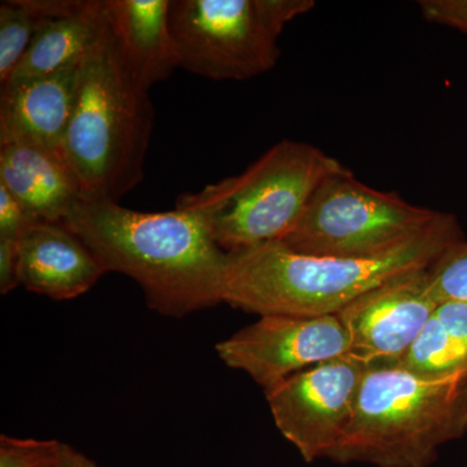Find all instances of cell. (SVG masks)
<instances>
[{"mask_svg":"<svg viewBox=\"0 0 467 467\" xmlns=\"http://www.w3.org/2000/svg\"><path fill=\"white\" fill-rule=\"evenodd\" d=\"M155 109L126 67L107 18L79 63L75 107L60 150L85 201L119 202L143 181Z\"/></svg>","mask_w":467,"mask_h":467,"instance_id":"obj_3","label":"cell"},{"mask_svg":"<svg viewBox=\"0 0 467 467\" xmlns=\"http://www.w3.org/2000/svg\"><path fill=\"white\" fill-rule=\"evenodd\" d=\"M367 364L343 356L300 371L265 392L276 429L306 462L330 459L355 414Z\"/></svg>","mask_w":467,"mask_h":467,"instance_id":"obj_8","label":"cell"},{"mask_svg":"<svg viewBox=\"0 0 467 467\" xmlns=\"http://www.w3.org/2000/svg\"><path fill=\"white\" fill-rule=\"evenodd\" d=\"M79 63L2 88L0 146L36 144L60 150L75 107Z\"/></svg>","mask_w":467,"mask_h":467,"instance_id":"obj_12","label":"cell"},{"mask_svg":"<svg viewBox=\"0 0 467 467\" xmlns=\"http://www.w3.org/2000/svg\"><path fill=\"white\" fill-rule=\"evenodd\" d=\"M106 26V0H86L84 7L75 14L46 20L34 36L26 57L3 88L81 63L99 41Z\"/></svg>","mask_w":467,"mask_h":467,"instance_id":"obj_15","label":"cell"},{"mask_svg":"<svg viewBox=\"0 0 467 467\" xmlns=\"http://www.w3.org/2000/svg\"><path fill=\"white\" fill-rule=\"evenodd\" d=\"M23 202L0 183V239L18 242L27 227L39 223Z\"/></svg>","mask_w":467,"mask_h":467,"instance_id":"obj_20","label":"cell"},{"mask_svg":"<svg viewBox=\"0 0 467 467\" xmlns=\"http://www.w3.org/2000/svg\"><path fill=\"white\" fill-rule=\"evenodd\" d=\"M441 212L362 183L349 169L328 175L282 244L306 256L373 260L425 235Z\"/></svg>","mask_w":467,"mask_h":467,"instance_id":"obj_6","label":"cell"},{"mask_svg":"<svg viewBox=\"0 0 467 467\" xmlns=\"http://www.w3.org/2000/svg\"><path fill=\"white\" fill-rule=\"evenodd\" d=\"M418 5L430 23L467 34V0H422Z\"/></svg>","mask_w":467,"mask_h":467,"instance_id":"obj_21","label":"cell"},{"mask_svg":"<svg viewBox=\"0 0 467 467\" xmlns=\"http://www.w3.org/2000/svg\"><path fill=\"white\" fill-rule=\"evenodd\" d=\"M171 0H106L107 18L129 72L150 91L181 67Z\"/></svg>","mask_w":467,"mask_h":467,"instance_id":"obj_13","label":"cell"},{"mask_svg":"<svg viewBox=\"0 0 467 467\" xmlns=\"http://www.w3.org/2000/svg\"><path fill=\"white\" fill-rule=\"evenodd\" d=\"M216 350L226 367L248 374L267 392L300 371L349 355L350 343L337 316H261Z\"/></svg>","mask_w":467,"mask_h":467,"instance_id":"obj_9","label":"cell"},{"mask_svg":"<svg viewBox=\"0 0 467 467\" xmlns=\"http://www.w3.org/2000/svg\"><path fill=\"white\" fill-rule=\"evenodd\" d=\"M64 442L0 436V467H48L60 457Z\"/></svg>","mask_w":467,"mask_h":467,"instance_id":"obj_19","label":"cell"},{"mask_svg":"<svg viewBox=\"0 0 467 467\" xmlns=\"http://www.w3.org/2000/svg\"><path fill=\"white\" fill-rule=\"evenodd\" d=\"M462 379H463V382H465L466 386H467V368H465V370L462 371Z\"/></svg>","mask_w":467,"mask_h":467,"instance_id":"obj_24","label":"cell"},{"mask_svg":"<svg viewBox=\"0 0 467 467\" xmlns=\"http://www.w3.org/2000/svg\"><path fill=\"white\" fill-rule=\"evenodd\" d=\"M17 244L18 242L0 239V292L3 295L20 285Z\"/></svg>","mask_w":467,"mask_h":467,"instance_id":"obj_22","label":"cell"},{"mask_svg":"<svg viewBox=\"0 0 467 467\" xmlns=\"http://www.w3.org/2000/svg\"><path fill=\"white\" fill-rule=\"evenodd\" d=\"M109 272L130 276L147 306L182 318L223 303L229 252L189 212H138L113 202L81 201L63 221Z\"/></svg>","mask_w":467,"mask_h":467,"instance_id":"obj_1","label":"cell"},{"mask_svg":"<svg viewBox=\"0 0 467 467\" xmlns=\"http://www.w3.org/2000/svg\"><path fill=\"white\" fill-rule=\"evenodd\" d=\"M427 270L384 282L337 313L352 355L367 365L401 361L439 306L430 294Z\"/></svg>","mask_w":467,"mask_h":467,"instance_id":"obj_10","label":"cell"},{"mask_svg":"<svg viewBox=\"0 0 467 467\" xmlns=\"http://www.w3.org/2000/svg\"><path fill=\"white\" fill-rule=\"evenodd\" d=\"M30 0L0 3V84L5 86L45 23Z\"/></svg>","mask_w":467,"mask_h":467,"instance_id":"obj_17","label":"cell"},{"mask_svg":"<svg viewBox=\"0 0 467 467\" xmlns=\"http://www.w3.org/2000/svg\"><path fill=\"white\" fill-rule=\"evenodd\" d=\"M313 0H171L169 24L181 67L216 81H244L269 72L278 39Z\"/></svg>","mask_w":467,"mask_h":467,"instance_id":"obj_7","label":"cell"},{"mask_svg":"<svg viewBox=\"0 0 467 467\" xmlns=\"http://www.w3.org/2000/svg\"><path fill=\"white\" fill-rule=\"evenodd\" d=\"M466 431L462 374L426 378L399 364L367 365L352 422L330 460L429 467L441 445Z\"/></svg>","mask_w":467,"mask_h":467,"instance_id":"obj_4","label":"cell"},{"mask_svg":"<svg viewBox=\"0 0 467 467\" xmlns=\"http://www.w3.org/2000/svg\"><path fill=\"white\" fill-rule=\"evenodd\" d=\"M427 278L436 303L467 301V243L451 245L427 270Z\"/></svg>","mask_w":467,"mask_h":467,"instance_id":"obj_18","label":"cell"},{"mask_svg":"<svg viewBox=\"0 0 467 467\" xmlns=\"http://www.w3.org/2000/svg\"><path fill=\"white\" fill-rule=\"evenodd\" d=\"M48 467H100L91 460L90 457L86 456L82 451H77L72 445L64 442L63 451H61L60 457L55 461L52 465Z\"/></svg>","mask_w":467,"mask_h":467,"instance_id":"obj_23","label":"cell"},{"mask_svg":"<svg viewBox=\"0 0 467 467\" xmlns=\"http://www.w3.org/2000/svg\"><path fill=\"white\" fill-rule=\"evenodd\" d=\"M0 183L42 221L63 223L85 201L72 169L57 150L36 144L0 146Z\"/></svg>","mask_w":467,"mask_h":467,"instance_id":"obj_14","label":"cell"},{"mask_svg":"<svg viewBox=\"0 0 467 467\" xmlns=\"http://www.w3.org/2000/svg\"><path fill=\"white\" fill-rule=\"evenodd\" d=\"M18 281L52 300H72L106 275L103 264L64 223L39 221L18 239Z\"/></svg>","mask_w":467,"mask_h":467,"instance_id":"obj_11","label":"cell"},{"mask_svg":"<svg viewBox=\"0 0 467 467\" xmlns=\"http://www.w3.org/2000/svg\"><path fill=\"white\" fill-rule=\"evenodd\" d=\"M456 218L442 213L431 229L402 250L373 260L306 256L281 242L229 252L223 303L261 316H337L384 282L427 270L462 242Z\"/></svg>","mask_w":467,"mask_h":467,"instance_id":"obj_2","label":"cell"},{"mask_svg":"<svg viewBox=\"0 0 467 467\" xmlns=\"http://www.w3.org/2000/svg\"><path fill=\"white\" fill-rule=\"evenodd\" d=\"M343 168L318 147L284 140L243 173L182 193L175 208L198 218L226 252L281 242L319 184Z\"/></svg>","mask_w":467,"mask_h":467,"instance_id":"obj_5","label":"cell"},{"mask_svg":"<svg viewBox=\"0 0 467 467\" xmlns=\"http://www.w3.org/2000/svg\"><path fill=\"white\" fill-rule=\"evenodd\" d=\"M399 365L426 378L462 373L467 368V301L439 304Z\"/></svg>","mask_w":467,"mask_h":467,"instance_id":"obj_16","label":"cell"}]
</instances>
